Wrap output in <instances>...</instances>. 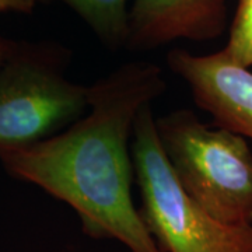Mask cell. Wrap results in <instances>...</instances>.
I'll return each instance as SVG.
<instances>
[{
	"instance_id": "cell-1",
	"label": "cell",
	"mask_w": 252,
	"mask_h": 252,
	"mask_svg": "<svg viewBox=\"0 0 252 252\" xmlns=\"http://www.w3.org/2000/svg\"><path fill=\"white\" fill-rule=\"evenodd\" d=\"M165 89L156 63H125L89 86L90 108L80 119L0 161L11 177L72 207L91 238L114 240L129 252H162L132 199L129 139L137 112Z\"/></svg>"
},
{
	"instance_id": "cell-9",
	"label": "cell",
	"mask_w": 252,
	"mask_h": 252,
	"mask_svg": "<svg viewBox=\"0 0 252 252\" xmlns=\"http://www.w3.org/2000/svg\"><path fill=\"white\" fill-rule=\"evenodd\" d=\"M41 0H0V13H31Z\"/></svg>"
},
{
	"instance_id": "cell-10",
	"label": "cell",
	"mask_w": 252,
	"mask_h": 252,
	"mask_svg": "<svg viewBox=\"0 0 252 252\" xmlns=\"http://www.w3.org/2000/svg\"><path fill=\"white\" fill-rule=\"evenodd\" d=\"M13 42H14V39H10V38L0 35V64L4 62L6 56L9 55L10 49L13 46Z\"/></svg>"
},
{
	"instance_id": "cell-5",
	"label": "cell",
	"mask_w": 252,
	"mask_h": 252,
	"mask_svg": "<svg viewBox=\"0 0 252 252\" xmlns=\"http://www.w3.org/2000/svg\"><path fill=\"white\" fill-rule=\"evenodd\" d=\"M167 64L187 81L199 108L209 112L216 126L252 139V72L234 62L224 49L193 55L171 49Z\"/></svg>"
},
{
	"instance_id": "cell-4",
	"label": "cell",
	"mask_w": 252,
	"mask_h": 252,
	"mask_svg": "<svg viewBox=\"0 0 252 252\" xmlns=\"http://www.w3.org/2000/svg\"><path fill=\"white\" fill-rule=\"evenodd\" d=\"M132 152L139 212L162 252H252V225L219 221L181 187L158 142L152 102L136 115Z\"/></svg>"
},
{
	"instance_id": "cell-3",
	"label": "cell",
	"mask_w": 252,
	"mask_h": 252,
	"mask_svg": "<svg viewBox=\"0 0 252 252\" xmlns=\"http://www.w3.org/2000/svg\"><path fill=\"white\" fill-rule=\"evenodd\" d=\"M156 130L190 198L221 223L252 225V152L244 136L206 125L190 109L156 119Z\"/></svg>"
},
{
	"instance_id": "cell-2",
	"label": "cell",
	"mask_w": 252,
	"mask_h": 252,
	"mask_svg": "<svg viewBox=\"0 0 252 252\" xmlns=\"http://www.w3.org/2000/svg\"><path fill=\"white\" fill-rule=\"evenodd\" d=\"M72 52L16 41L0 64V160L64 130L90 108L89 86L66 77Z\"/></svg>"
},
{
	"instance_id": "cell-6",
	"label": "cell",
	"mask_w": 252,
	"mask_h": 252,
	"mask_svg": "<svg viewBox=\"0 0 252 252\" xmlns=\"http://www.w3.org/2000/svg\"><path fill=\"white\" fill-rule=\"evenodd\" d=\"M227 24V0H135L126 49L147 52L178 39L212 41Z\"/></svg>"
},
{
	"instance_id": "cell-7",
	"label": "cell",
	"mask_w": 252,
	"mask_h": 252,
	"mask_svg": "<svg viewBox=\"0 0 252 252\" xmlns=\"http://www.w3.org/2000/svg\"><path fill=\"white\" fill-rule=\"evenodd\" d=\"M48 1H61L70 7L107 49H126L129 34L127 0H41V3Z\"/></svg>"
},
{
	"instance_id": "cell-8",
	"label": "cell",
	"mask_w": 252,
	"mask_h": 252,
	"mask_svg": "<svg viewBox=\"0 0 252 252\" xmlns=\"http://www.w3.org/2000/svg\"><path fill=\"white\" fill-rule=\"evenodd\" d=\"M223 49L238 64L252 66V0H237L228 41Z\"/></svg>"
}]
</instances>
